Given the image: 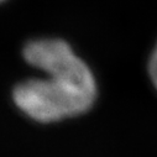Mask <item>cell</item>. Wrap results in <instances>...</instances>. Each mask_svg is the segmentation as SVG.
Instances as JSON below:
<instances>
[{
	"label": "cell",
	"mask_w": 157,
	"mask_h": 157,
	"mask_svg": "<svg viewBox=\"0 0 157 157\" xmlns=\"http://www.w3.org/2000/svg\"><path fill=\"white\" fill-rule=\"evenodd\" d=\"M26 61L48 78L29 79L14 90L16 105L38 121H57L78 115L95 99V82L87 64L62 40H37L25 50Z\"/></svg>",
	"instance_id": "6da1fadb"
},
{
	"label": "cell",
	"mask_w": 157,
	"mask_h": 157,
	"mask_svg": "<svg viewBox=\"0 0 157 157\" xmlns=\"http://www.w3.org/2000/svg\"><path fill=\"white\" fill-rule=\"evenodd\" d=\"M150 74L152 81L157 88V46L153 50V53L151 56V61H150Z\"/></svg>",
	"instance_id": "7a4b0ae2"
}]
</instances>
